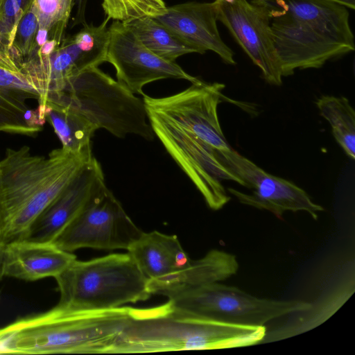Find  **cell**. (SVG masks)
I'll list each match as a JSON object with an SVG mask.
<instances>
[{
	"label": "cell",
	"instance_id": "6da1fadb",
	"mask_svg": "<svg viewBox=\"0 0 355 355\" xmlns=\"http://www.w3.org/2000/svg\"><path fill=\"white\" fill-rule=\"evenodd\" d=\"M266 13L282 76L354 50L347 8L331 0H249Z\"/></svg>",
	"mask_w": 355,
	"mask_h": 355
},
{
	"label": "cell",
	"instance_id": "7a4b0ae2",
	"mask_svg": "<svg viewBox=\"0 0 355 355\" xmlns=\"http://www.w3.org/2000/svg\"><path fill=\"white\" fill-rule=\"evenodd\" d=\"M94 157L92 148L72 153L63 147L47 157L27 146L7 148L0 160V239H24L38 216Z\"/></svg>",
	"mask_w": 355,
	"mask_h": 355
},
{
	"label": "cell",
	"instance_id": "3957f363",
	"mask_svg": "<svg viewBox=\"0 0 355 355\" xmlns=\"http://www.w3.org/2000/svg\"><path fill=\"white\" fill-rule=\"evenodd\" d=\"M132 307L71 311L56 305L0 329V354H109Z\"/></svg>",
	"mask_w": 355,
	"mask_h": 355
},
{
	"label": "cell",
	"instance_id": "277c9868",
	"mask_svg": "<svg viewBox=\"0 0 355 355\" xmlns=\"http://www.w3.org/2000/svg\"><path fill=\"white\" fill-rule=\"evenodd\" d=\"M265 325H241L182 315L168 302L132 307L131 318L109 354L219 349L261 343Z\"/></svg>",
	"mask_w": 355,
	"mask_h": 355
},
{
	"label": "cell",
	"instance_id": "5b68a950",
	"mask_svg": "<svg viewBox=\"0 0 355 355\" xmlns=\"http://www.w3.org/2000/svg\"><path fill=\"white\" fill-rule=\"evenodd\" d=\"M55 279L60 292L57 305L71 311L112 309L152 295L149 280L128 252L75 259Z\"/></svg>",
	"mask_w": 355,
	"mask_h": 355
},
{
	"label": "cell",
	"instance_id": "8992f818",
	"mask_svg": "<svg viewBox=\"0 0 355 355\" xmlns=\"http://www.w3.org/2000/svg\"><path fill=\"white\" fill-rule=\"evenodd\" d=\"M152 294L167 297L182 315L241 325H264L275 319L308 311L302 300L260 298L236 287L214 282L203 284L149 282Z\"/></svg>",
	"mask_w": 355,
	"mask_h": 355
},
{
	"label": "cell",
	"instance_id": "52a82bcc",
	"mask_svg": "<svg viewBox=\"0 0 355 355\" xmlns=\"http://www.w3.org/2000/svg\"><path fill=\"white\" fill-rule=\"evenodd\" d=\"M47 102L78 111L98 129L116 137L135 135L154 139L143 99L98 67L69 79L62 91L49 96L42 104Z\"/></svg>",
	"mask_w": 355,
	"mask_h": 355
},
{
	"label": "cell",
	"instance_id": "ba28073f",
	"mask_svg": "<svg viewBox=\"0 0 355 355\" xmlns=\"http://www.w3.org/2000/svg\"><path fill=\"white\" fill-rule=\"evenodd\" d=\"M110 19L98 26L85 24L76 34L64 37L48 56L35 53L22 64V72L46 98L62 90L67 82L83 71L107 61Z\"/></svg>",
	"mask_w": 355,
	"mask_h": 355
},
{
	"label": "cell",
	"instance_id": "9c48e42d",
	"mask_svg": "<svg viewBox=\"0 0 355 355\" xmlns=\"http://www.w3.org/2000/svg\"><path fill=\"white\" fill-rule=\"evenodd\" d=\"M148 121L168 153L202 194L208 207L214 211L229 201L224 180L240 184L239 180L219 161L216 149L191 132L152 112Z\"/></svg>",
	"mask_w": 355,
	"mask_h": 355
},
{
	"label": "cell",
	"instance_id": "30bf717a",
	"mask_svg": "<svg viewBox=\"0 0 355 355\" xmlns=\"http://www.w3.org/2000/svg\"><path fill=\"white\" fill-rule=\"evenodd\" d=\"M142 232L107 188L72 220L53 243L70 252L84 248L127 250Z\"/></svg>",
	"mask_w": 355,
	"mask_h": 355
},
{
	"label": "cell",
	"instance_id": "8fae6325",
	"mask_svg": "<svg viewBox=\"0 0 355 355\" xmlns=\"http://www.w3.org/2000/svg\"><path fill=\"white\" fill-rule=\"evenodd\" d=\"M216 155L222 164L239 180V184L251 190L248 193L227 188V191L241 204L268 211L278 218L287 211H303L317 220L318 213L324 211L304 189L286 179L267 173L232 148L216 150Z\"/></svg>",
	"mask_w": 355,
	"mask_h": 355
},
{
	"label": "cell",
	"instance_id": "7c38bea8",
	"mask_svg": "<svg viewBox=\"0 0 355 355\" xmlns=\"http://www.w3.org/2000/svg\"><path fill=\"white\" fill-rule=\"evenodd\" d=\"M225 85L202 80L168 96L154 98L143 95L147 112L167 119L193 133L216 150L232 147L227 141L218 116Z\"/></svg>",
	"mask_w": 355,
	"mask_h": 355
},
{
	"label": "cell",
	"instance_id": "4fadbf2b",
	"mask_svg": "<svg viewBox=\"0 0 355 355\" xmlns=\"http://www.w3.org/2000/svg\"><path fill=\"white\" fill-rule=\"evenodd\" d=\"M106 62L115 68L117 80L135 94L144 95L143 88L146 84L162 79H184L191 83L200 80L175 62L165 60L150 51L119 21H114L109 26Z\"/></svg>",
	"mask_w": 355,
	"mask_h": 355
},
{
	"label": "cell",
	"instance_id": "5bb4252c",
	"mask_svg": "<svg viewBox=\"0 0 355 355\" xmlns=\"http://www.w3.org/2000/svg\"><path fill=\"white\" fill-rule=\"evenodd\" d=\"M218 21L230 31L265 80L280 85L282 71L268 17L265 11L249 0H215Z\"/></svg>",
	"mask_w": 355,
	"mask_h": 355
},
{
	"label": "cell",
	"instance_id": "9a60e30c",
	"mask_svg": "<svg viewBox=\"0 0 355 355\" xmlns=\"http://www.w3.org/2000/svg\"><path fill=\"white\" fill-rule=\"evenodd\" d=\"M107 188L102 167L94 156L38 216L24 239L53 243L72 220Z\"/></svg>",
	"mask_w": 355,
	"mask_h": 355
},
{
	"label": "cell",
	"instance_id": "2e32d148",
	"mask_svg": "<svg viewBox=\"0 0 355 355\" xmlns=\"http://www.w3.org/2000/svg\"><path fill=\"white\" fill-rule=\"evenodd\" d=\"M185 42L198 53L211 51L228 64H235L234 53L223 41L217 27V6L214 1H189L166 8L154 17Z\"/></svg>",
	"mask_w": 355,
	"mask_h": 355
},
{
	"label": "cell",
	"instance_id": "e0dca14e",
	"mask_svg": "<svg viewBox=\"0 0 355 355\" xmlns=\"http://www.w3.org/2000/svg\"><path fill=\"white\" fill-rule=\"evenodd\" d=\"M127 251L149 282H167L192 261L177 236L155 230L142 232Z\"/></svg>",
	"mask_w": 355,
	"mask_h": 355
},
{
	"label": "cell",
	"instance_id": "ac0fdd59",
	"mask_svg": "<svg viewBox=\"0 0 355 355\" xmlns=\"http://www.w3.org/2000/svg\"><path fill=\"white\" fill-rule=\"evenodd\" d=\"M75 259L53 243L15 241L6 244L4 276L29 282L55 278Z\"/></svg>",
	"mask_w": 355,
	"mask_h": 355
},
{
	"label": "cell",
	"instance_id": "d6986e66",
	"mask_svg": "<svg viewBox=\"0 0 355 355\" xmlns=\"http://www.w3.org/2000/svg\"><path fill=\"white\" fill-rule=\"evenodd\" d=\"M354 277H347L322 294L318 305L312 304L306 311L271 331H266L261 343L279 341L306 332L324 322L332 316L354 293Z\"/></svg>",
	"mask_w": 355,
	"mask_h": 355
},
{
	"label": "cell",
	"instance_id": "ffe728a7",
	"mask_svg": "<svg viewBox=\"0 0 355 355\" xmlns=\"http://www.w3.org/2000/svg\"><path fill=\"white\" fill-rule=\"evenodd\" d=\"M41 116L52 125L62 147L75 153L92 148L91 139L98 128L78 111L47 102L37 107Z\"/></svg>",
	"mask_w": 355,
	"mask_h": 355
},
{
	"label": "cell",
	"instance_id": "44dd1931",
	"mask_svg": "<svg viewBox=\"0 0 355 355\" xmlns=\"http://www.w3.org/2000/svg\"><path fill=\"white\" fill-rule=\"evenodd\" d=\"M150 51L161 58L175 62L185 54L198 50L157 19L144 17L123 22Z\"/></svg>",
	"mask_w": 355,
	"mask_h": 355
},
{
	"label": "cell",
	"instance_id": "7402d4cb",
	"mask_svg": "<svg viewBox=\"0 0 355 355\" xmlns=\"http://www.w3.org/2000/svg\"><path fill=\"white\" fill-rule=\"evenodd\" d=\"M29 95L0 88V132L34 136L46 120L26 104ZM33 99V98H32Z\"/></svg>",
	"mask_w": 355,
	"mask_h": 355
},
{
	"label": "cell",
	"instance_id": "603a6c76",
	"mask_svg": "<svg viewBox=\"0 0 355 355\" xmlns=\"http://www.w3.org/2000/svg\"><path fill=\"white\" fill-rule=\"evenodd\" d=\"M239 268L235 255L214 249L209 251L202 258L192 260L186 270L172 277L168 282L159 284H203L220 282L235 275Z\"/></svg>",
	"mask_w": 355,
	"mask_h": 355
},
{
	"label": "cell",
	"instance_id": "cb8c5ba5",
	"mask_svg": "<svg viewBox=\"0 0 355 355\" xmlns=\"http://www.w3.org/2000/svg\"><path fill=\"white\" fill-rule=\"evenodd\" d=\"M320 114L329 123L333 136L344 152L355 159V112L347 98L322 95L315 101Z\"/></svg>",
	"mask_w": 355,
	"mask_h": 355
},
{
	"label": "cell",
	"instance_id": "d4e9b609",
	"mask_svg": "<svg viewBox=\"0 0 355 355\" xmlns=\"http://www.w3.org/2000/svg\"><path fill=\"white\" fill-rule=\"evenodd\" d=\"M75 0H34L32 4L40 30L46 31L48 40L59 44L65 37Z\"/></svg>",
	"mask_w": 355,
	"mask_h": 355
},
{
	"label": "cell",
	"instance_id": "484cf974",
	"mask_svg": "<svg viewBox=\"0 0 355 355\" xmlns=\"http://www.w3.org/2000/svg\"><path fill=\"white\" fill-rule=\"evenodd\" d=\"M102 8L110 19L125 22L144 17L160 16L167 6L163 0H103Z\"/></svg>",
	"mask_w": 355,
	"mask_h": 355
},
{
	"label": "cell",
	"instance_id": "4316f807",
	"mask_svg": "<svg viewBox=\"0 0 355 355\" xmlns=\"http://www.w3.org/2000/svg\"><path fill=\"white\" fill-rule=\"evenodd\" d=\"M38 21L31 6L19 20L12 42V55L21 69V64L31 59L37 52L36 36Z\"/></svg>",
	"mask_w": 355,
	"mask_h": 355
},
{
	"label": "cell",
	"instance_id": "83f0119b",
	"mask_svg": "<svg viewBox=\"0 0 355 355\" xmlns=\"http://www.w3.org/2000/svg\"><path fill=\"white\" fill-rule=\"evenodd\" d=\"M34 0H3L0 7V21L6 29L10 40L12 53V42L17 26L21 17L31 8Z\"/></svg>",
	"mask_w": 355,
	"mask_h": 355
},
{
	"label": "cell",
	"instance_id": "f1b7e54d",
	"mask_svg": "<svg viewBox=\"0 0 355 355\" xmlns=\"http://www.w3.org/2000/svg\"><path fill=\"white\" fill-rule=\"evenodd\" d=\"M0 67L15 72H21V68L13 58L11 51L0 43Z\"/></svg>",
	"mask_w": 355,
	"mask_h": 355
},
{
	"label": "cell",
	"instance_id": "f546056e",
	"mask_svg": "<svg viewBox=\"0 0 355 355\" xmlns=\"http://www.w3.org/2000/svg\"><path fill=\"white\" fill-rule=\"evenodd\" d=\"M88 0H75L74 6L76 12L73 19L71 27L85 25L86 23L85 13Z\"/></svg>",
	"mask_w": 355,
	"mask_h": 355
},
{
	"label": "cell",
	"instance_id": "4dcf8cb0",
	"mask_svg": "<svg viewBox=\"0 0 355 355\" xmlns=\"http://www.w3.org/2000/svg\"><path fill=\"white\" fill-rule=\"evenodd\" d=\"M6 244L0 239V280L4 277V263Z\"/></svg>",
	"mask_w": 355,
	"mask_h": 355
},
{
	"label": "cell",
	"instance_id": "1f68e13d",
	"mask_svg": "<svg viewBox=\"0 0 355 355\" xmlns=\"http://www.w3.org/2000/svg\"><path fill=\"white\" fill-rule=\"evenodd\" d=\"M0 43L6 46L11 51L8 35L6 29L4 28L3 26L1 23V21H0Z\"/></svg>",
	"mask_w": 355,
	"mask_h": 355
},
{
	"label": "cell",
	"instance_id": "d6a6232c",
	"mask_svg": "<svg viewBox=\"0 0 355 355\" xmlns=\"http://www.w3.org/2000/svg\"><path fill=\"white\" fill-rule=\"evenodd\" d=\"M343 5L347 8L354 10L355 8V0H331Z\"/></svg>",
	"mask_w": 355,
	"mask_h": 355
},
{
	"label": "cell",
	"instance_id": "836d02e7",
	"mask_svg": "<svg viewBox=\"0 0 355 355\" xmlns=\"http://www.w3.org/2000/svg\"><path fill=\"white\" fill-rule=\"evenodd\" d=\"M2 2H3V0H0V7H1Z\"/></svg>",
	"mask_w": 355,
	"mask_h": 355
},
{
	"label": "cell",
	"instance_id": "e575fe53",
	"mask_svg": "<svg viewBox=\"0 0 355 355\" xmlns=\"http://www.w3.org/2000/svg\"><path fill=\"white\" fill-rule=\"evenodd\" d=\"M0 230H1V215H0Z\"/></svg>",
	"mask_w": 355,
	"mask_h": 355
},
{
	"label": "cell",
	"instance_id": "d590c367",
	"mask_svg": "<svg viewBox=\"0 0 355 355\" xmlns=\"http://www.w3.org/2000/svg\"><path fill=\"white\" fill-rule=\"evenodd\" d=\"M225 1H230V0H225Z\"/></svg>",
	"mask_w": 355,
	"mask_h": 355
}]
</instances>
